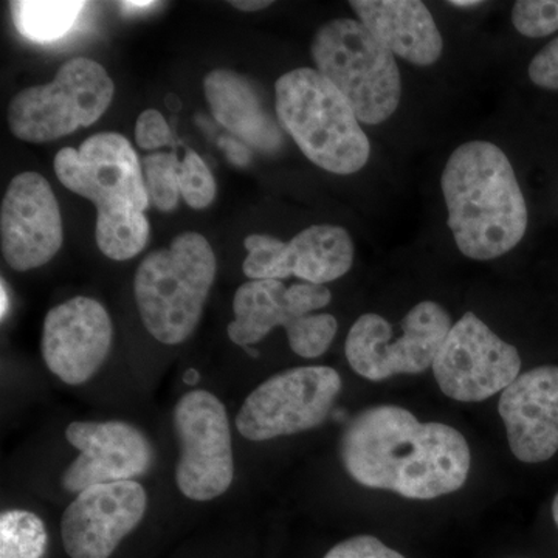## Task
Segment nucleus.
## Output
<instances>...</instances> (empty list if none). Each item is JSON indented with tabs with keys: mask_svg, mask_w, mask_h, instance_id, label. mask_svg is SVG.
<instances>
[{
	"mask_svg": "<svg viewBox=\"0 0 558 558\" xmlns=\"http://www.w3.org/2000/svg\"><path fill=\"white\" fill-rule=\"evenodd\" d=\"M340 458L355 483L410 499H435L464 486L468 440L439 422L422 424L409 410L379 405L349 422Z\"/></svg>",
	"mask_w": 558,
	"mask_h": 558,
	"instance_id": "f257e3e1",
	"label": "nucleus"
},
{
	"mask_svg": "<svg viewBox=\"0 0 558 558\" xmlns=\"http://www.w3.org/2000/svg\"><path fill=\"white\" fill-rule=\"evenodd\" d=\"M449 229L462 255L488 260L515 248L526 234L529 213L505 150L475 140L459 146L440 178Z\"/></svg>",
	"mask_w": 558,
	"mask_h": 558,
	"instance_id": "f03ea898",
	"label": "nucleus"
},
{
	"mask_svg": "<svg viewBox=\"0 0 558 558\" xmlns=\"http://www.w3.org/2000/svg\"><path fill=\"white\" fill-rule=\"evenodd\" d=\"M275 100L279 124L312 163L339 175L368 163L369 138L354 109L317 69L284 73L275 84Z\"/></svg>",
	"mask_w": 558,
	"mask_h": 558,
	"instance_id": "7ed1b4c3",
	"label": "nucleus"
},
{
	"mask_svg": "<svg viewBox=\"0 0 558 558\" xmlns=\"http://www.w3.org/2000/svg\"><path fill=\"white\" fill-rule=\"evenodd\" d=\"M218 263L209 242L185 231L170 247L149 253L135 274L134 293L146 330L163 344L183 343L196 330Z\"/></svg>",
	"mask_w": 558,
	"mask_h": 558,
	"instance_id": "20e7f679",
	"label": "nucleus"
},
{
	"mask_svg": "<svg viewBox=\"0 0 558 558\" xmlns=\"http://www.w3.org/2000/svg\"><path fill=\"white\" fill-rule=\"evenodd\" d=\"M312 60L347 98L359 121L384 123L398 110L402 78L398 61L359 20H333L319 27L312 40Z\"/></svg>",
	"mask_w": 558,
	"mask_h": 558,
	"instance_id": "39448f33",
	"label": "nucleus"
},
{
	"mask_svg": "<svg viewBox=\"0 0 558 558\" xmlns=\"http://www.w3.org/2000/svg\"><path fill=\"white\" fill-rule=\"evenodd\" d=\"M330 301L332 293L326 286L296 282L286 288L277 279H250L234 293L230 340L238 347L250 348L282 326L296 355L317 359L328 351L339 330L333 315L314 314L329 306Z\"/></svg>",
	"mask_w": 558,
	"mask_h": 558,
	"instance_id": "423d86ee",
	"label": "nucleus"
},
{
	"mask_svg": "<svg viewBox=\"0 0 558 558\" xmlns=\"http://www.w3.org/2000/svg\"><path fill=\"white\" fill-rule=\"evenodd\" d=\"M116 86L97 61L76 57L43 86L17 92L9 106V126L17 138L49 143L97 123L113 100Z\"/></svg>",
	"mask_w": 558,
	"mask_h": 558,
	"instance_id": "0eeeda50",
	"label": "nucleus"
},
{
	"mask_svg": "<svg viewBox=\"0 0 558 558\" xmlns=\"http://www.w3.org/2000/svg\"><path fill=\"white\" fill-rule=\"evenodd\" d=\"M451 326L449 312L435 301H422L405 315L400 337L387 318L365 314L349 330L344 354L351 368L368 380L421 374L433 368Z\"/></svg>",
	"mask_w": 558,
	"mask_h": 558,
	"instance_id": "6e6552de",
	"label": "nucleus"
},
{
	"mask_svg": "<svg viewBox=\"0 0 558 558\" xmlns=\"http://www.w3.org/2000/svg\"><path fill=\"white\" fill-rule=\"evenodd\" d=\"M343 381L329 366H299L253 389L236 416L245 439L263 442L310 432L329 417Z\"/></svg>",
	"mask_w": 558,
	"mask_h": 558,
	"instance_id": "1a4fd4ad",
	"label": "nucleus"
},
{
	"mask_svg": "<svg viewBox=\"0 0 558 558\" xmlns=\"http://www.w3.org/2000/svg\"><path fill=\"white\" fill-rule=\"evenodd\" d=\"M174 427L180 442L175 483L183 497L211 501L226 494L234 478L226 405L211 392L193 389L175 405Z\"/></svg>",
	"mask_w": 558,
	"mask_h": 558,
	"instance_id": "9d476101",
	"label": "nucleus"
},
{
	"mask_svg": "<svg viewBox=\"0 0 558 558\" xmlns=\"http://www.w3.org/2000/svg\"><path fill=\"white\" fill-rule=\"evenodd\" d=\"M53 165L62 185L90 201L97 215L149 207L142 163L130 140L117 132L92 135L80 149L62 148Z\"/></svg>",
	"mask_w": 558,
	"mask_h": 558,
	"instance_id": "9b49d317",
	"label": "nucleus"
},
{
	"mask_svg": "<svg viewBox=\"0 0 558 558\" xmlns=\"http://www.w3.org/2000/svg\"><path fill=\"white\" fill-rule=\"evenodd\" d=\"M520 368L517 348L468 312L451 326L432 369L447 398L475 403L505 391Z\"/></svg>",
	"mask_w": 558,
	"mask_h": 558,
	"instance_id": "f8f14e48",
	"label": "nucleus"
},
{
	"mask_svg": "<svg viewBox=\"0 0 558 558\" xmlns=\"http://www.w3.org/2000/svg\"><path fill=\"white\" fill-rule=\"evenodd\" d=\"M244 247L248 255L242 270L252 281L295 277L325 286L344 277L354 264V242L337 226L307 227L289 242L269 234H250Z\"/></svg>",
	"mask_w": 558,
	"mask_h": 558,
	"instance_id": "ddd939ff",
	"label": "nucleus"
},
{
	"mask_svg": "<svg viewBox=\"0 0 558 558\" xmlns=\"http://www.w3.org/2000/svg\"><path fill=\"white\" fill-rule=\"evenodd\" d=\"M64 242L60 205L47 179L25 171L11 180L0 208V248L16 271L38 269Z\"/></svg>",
	"mask_w": 558,
	"mask_h": 558,
	"instance_id": "4468645a",
	"label": "nucleus"
},
{
	"mask_svg": "<svg viewBox=\"0 0 558 558\" xmlns=\"http://www.w3.org/2000/svg\"><path fill=\"white\" fill-rule=\"evenodd\" d=\"M148 495L137 481L95 484L65 509L61 537L70 558H109L142 523Z\"/></svg>",
	"mask_w": 558,
	"mask_h": 558,
	"instance_id": "2eb2a0df",
	"label": "nucleus"
},
{
	"mask_svg": "<svg viewBox=\"0 0 558 558\" xmlns=\"http://www.w3.org/2000/svg\"><path fill=\"white\" fill-rule=\"evenodd\" d=\"M65 438L80 451L62 473V487L69 494L78 495L95 484L131 481L153 468V444L128 422H72Z\"/></svg>",
	"mask_w": 558,
	"mask_h": 558,
	"instance_id": "dca6fc26",
	"label": "nucleus"
},
{
	"mask_svg": "<svg viewBox=\"0 0 558 558\" xmlns=\"http://www.w3.org/2000/svg\"><path fill=\"white\" fill-rule=\"evenodd\" d=\"M113 325L97 300L75 296L49 311L40 351L47 368L64 384H86L108 359Z\"/></svg>",
	"mask_w": 558,
	"mask_h": 558,
	"instance_id": "f3484780",
	"label": "nucleus"
},
{
	"mask_svg": "<svg viewBox=\"0 0 558 558\" xmlns=\"http://www.w3.org/2000/svg\"><path fill=\"white\" fill-rule=\"evenodd\" d=\"M513 457L526 464L548 461L558 451V366L520 374L499 398Z\"/></svg>",
	"mask_w": 558,
	"mask_h": 558,
	"instance_id": "a211bd4d",
	"label": "nucleus"
},
{
	"mask_svg": "<svg viewBox=\"0 0 558 558\" xmlns=\"http://www.w3.org/2000/svg\"><path fill=\"white\" fill-rule=\"evenodd\" d=\"M359 21L395 57L429 68L442 57L444 39L427 5L418 0H352Z\"/></svg>",
	"mask_w": 558,
	"mask_h": 558,
	"instance_id": "6ab92c4d",
	"label": "nucleus"
},
{
	"mask_svg": "<svg viewBox=\"0 0 558 558\" xmlns=\"http://www.w3.org/2000/svg\"><path fill=\"white\" fill-rule=\"evenodd\" d=\"M204 90L213 116L227 131L260 153H278L284 143L282 126L252 80L234 70L216 69L205 76Z\"/></svg>",
	"mask_w": 558,
	"mask_h": 558,
	"instance_id": "aec40b11",
	"label": "nucleus"
},
{
	"mask_svg": "<svg viewBox=\"0 0 558 558\" xmlns=\"http://www.w3.org/2000/svg\"><path fill=\"white\" fill-rule=\"evenodd\" d=\"M86 5L78 0H20L10 2V11L21 36L33 43L49 44L72 31Z\"/></svg>",
	"mask_w": 558,
	"mask_h": 558,
	"instance_id": "412c9836",
	"label": "nucleus"
},
{
	"mask_svg": "<svg viewBox=\"0 0 558 558\" xmlns=\"http://www.w3.org/2000/svg\"><path fill=\"white\" fill-rule=\"evenodd\" d=\"M149 222L145 211L97 215L95 241L106 258L128 260L143 252L149 240Z\"/></svg>",
	"mask_w": 558,
	"mask_h": 558,
	"instance_id": "4be33fe9",
	"label": "nucleus"
},
{
	"mask_svg": "<svg viewBox=\"0 0 558 558\" xmlns=\"http://www.w3.org/2000/svg\"><path fill=\"white\" fill-rule=\"evenodd\" d=\"M46 524L28 510H7L0 515V558H44Z\"/></svg>",
	"mask_w": 558,
	"mask_h": 558,
	"instance_id": "5701e85b",
	"label": "nucleus"
},
{
	"mask_svg": "<svg viewBox=\"0 0 558 558\" xmlns=\"http://www.w3.org/2000/svg\"><path fill=\"white\" fill-rule=\"evenodd\" d=\"M143 178L149 205L159 211L170 213L178 208L180 194V160L174 153L150 154L143 159Z\"/></svg>",
	"mask_w": 558,
	"mask_h": 558,
	"instance_id": "b1692460",
	"label": "nucleus"
},
{
	"mask_svg": "<svg viewBox=\"0 0 558 558\" xmlns=\"http://www.w3.org/2000/svg\"><path fill=\"white\" fill-rule=\"evenodd\" d=\"M180 194L189 207L204 209L215 201L218 186L211 171L199 154L186 149L185 157L180 161Z\"/></svg>",
	"mask_w": 558,
	"mask_h": 558,
	"instance_id": "393cba45",
	"label": "nucleus"
},
{
	"mask_svg": "<svg viewBox=\"0 0 558 558\" xmlns=\"http://www.w3.org/2000/svg\"><path fill=\"white\" fill-rule=\"evenodd\" d=\"M512 24L526 38H545L558 31V0H520L512 9Z\"/></svg>",
	"mask_w": 558,
	"mask_h": 558,
	"instance_id": "a878e982",
	"label": "nucleus"
},
{
	"mask_svg": "<svg viewBox=\"0 0 558 558\" xmlns=\"http://www.w3.org/2000/svg\"><path fill=\"white\" fill-rule=\"evenodd\" d=\"M135 143L146 150L163 148L174 143L170 124L159 110L146 109L140 113L135 123Z\"/></svg>",
	"mask_w": 558,
	"mask_h": 558,
	"instance_id": "bb28decb",
	"label": "nucleus"
},
{
	"mask_svg": "<svg viewBox=\"0 0 558 558\" xmlns=\"http://www.w3.org/2000/svg\"><path fill=\"white\" fill-rule=\"evenodd\" d=\"M325 558H405L398 550L388 548L379 538L359 535L344 539L326 554Z\"/></svg>",
	"mask_w": 558,
	"mask_h": 558,
	"instance_id": "cd10ccee",
	"label": "nucleus"
},
{
	"mask_svg": "<svg viewBox=\"0 0 558 558\" xmlns=\"http://www.w3.org/2000/svg\"><path fill=\"white\" fill-rule=\"evenodd\" d=\"M529 78L542 89L558 90V38L535 54L529 64Z\"/></svg>",
	"mask_w": 558,
	"mask_h": 558,
	"instance_id": "c85d7f7f",
	"label": "nucleus"
},
{
	"mask_svg": "<svg viewBox=\"0 0 558 558\" xmlns=\"http://www.w3.org/2000/svg\"><path fill=\"white\" fill-rule=\"evenodd\" d=\"M222 148L226 149L227 156H229V160L233 161L234 165L244 167V165L248 163L250 150L247 149V146L241 145V143L236 142V140L223 138Z\"/></svg>",
	"mask_w": 558,
	"mask_h": 558,
	"instance_id": "c756f323",
	"label": "nucleus"
},
{
	"mask_svg": "<svg viewBox=\"0 0 558 558\" xmlns=\"http://www.w3.org/2000/svg\"><path fill=\"white\" fill-rule=\"evenodd\" d=\"M230 5L236 10L245 11V13H253V11L269 9L271 2H267V0H233Z\"/></svg>",
	"mask_w": 558,
	"mask_h": 558,
	"instance_id": "7c9ffc66",
	"label": "nucleus"
},
{
	"mask_svg": "<svg viewBox=\"0 0 558 558\" xmlns=\"http://www.w3.org/2000/svg\"><path fill=\"white\" fill-rule=\"evenodd\" d=\"M154 5H157L153 0H130V2H120L119 7L123 11H128V13H134V11H145L153 9Z\"/></svg>",
	"mask_w": 558,
	"mask_h": 558,
	"instance_id": "2f4dec72",
	"label": "nucleus"
},
{
	"mask_svg": "<svg viewBox=\"0 0 558 558\" xmlns=\"http://www.w3.org/2000/svg\"><path fill=\"white\" fill-rule=\"evenodd\" d=\"M449 5L454 7V9H475V7L483 5V2L480 0H451Z\"/></svg>",
	"mask_w": 558,
	"mask_h": 558,
	"instance_id": "473e14b6",
	"label": "nucleus"
},
{
	"mask_svg": "<svg viewBox=\"0 0 558 558\" xmlns=\"http://www.w3.org/2000/svg\"><path fill=\"white\" fill-rule=\"evenodd\" d=\"M0 299H2V304H0V317L5 318L7 312H9L10 300L9 292H7L5 281H2V290H0Z\"/></svg>",
	"mask_w": 558,
	"mask_h": 558,
	"instance_id": "72a5a7b5",
	"label": "nucleus"
},
{
	"mask_svg": "<svg viewBox=\"0 0 558 558\" xmlns=\"http://www.w3.org/2000/svg\"><path fill=\"white\" fill-rule=\"evenodd\" d=\"M197 380H199V373L196 369H190L189 373L185 374V384L196 385Z\"/></svg>",
	"mask_w": 558,
	"mask_h": 558,
	"instance_id": "f704fd0d",
	"label": "nucleus"
},
{
	"mask_svg": "<svg viewBox=\"0 0 558 558\" xmlns=\"http://www.w3.org/2000/svg\"><path fill=\"white\" fill-rule=\"evenodd\" d=\"M553 515H554V521H556V524L558 526V494L556 495V498H554Z\"/></svg>",
	"mask_w": 558,
	"mask_h": 558,
	"instance_id": "c9c22d12",
	"label": "nucleus"
}]
</instances>
